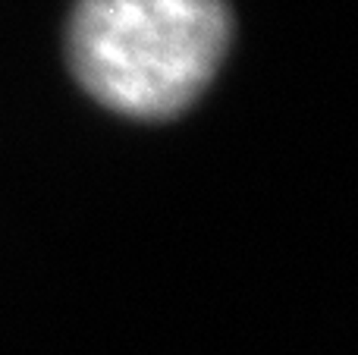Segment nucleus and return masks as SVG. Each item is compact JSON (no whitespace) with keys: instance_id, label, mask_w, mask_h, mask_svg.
<instances>
[{"instance_id":"f257e3e1","label":"nucleus","mask_w":358,"mask_h":355,"mask_svg":"<svg viewBox=\"0 0 358 355\" xmlns=\"http://www.w3.org/2000/svg\"><path fill=\"white\" fill-rule=\"evenodd\" d=\"M227 0H79L66 50L94 101L170 119L208 88L229 48Z\"/></svg>"}]
</instances>
